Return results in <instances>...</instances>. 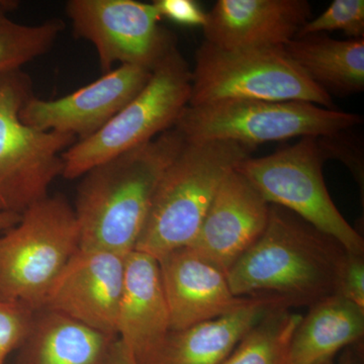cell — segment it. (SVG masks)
<instances>
[{
    "label": "cell",
    "instance_id": "6da1fadb",
    "mask_svg": "<svg viewBox=\"0 0 364 364\" xmlns=\"http://www.w3.org/2000/svg\"><path fill=\"white\" fill-rule=\"evenodd\" d=\"M345 249L294 213L270 205L264 232L228 270L238 298L269 299L287 309L311 306L335 294Z\"/></svg>",
    "mask_w": 364,
    "mask_h": 364
},
{
    "label": "cell",
    "instance_id": "7a4b0ae2",
    "mask_svg": "<svg viewBox=\"0 0 364 364\" xmlns=\"http://www.w3.org/2000/svg\"><path fill=\"white\" fill-rule=\"evenodd\" d=\"M186 143L170 129L86 172L73 208L80 249L123 256L135 250L158 183Z\"/></svg>",
    "mask_w": 364,
    "mask_h": 364
},
{
    "label": "cell",
    "instance_id": "3957f363",
    "mask_svg": "<svg viewBox=\"0 0 364 364\" xmlns=\"http://www.w3.org/2000/svg\"><path fill=\"white\" fill-rule=\"evenodd\" d=\"M254 149L233 141L186 143L158 183L135 250L160 260L191 245L222 181Z\"/></svg>",
    "mask_w": 364,
    "mask_h": 364
},
{
    "label": "cell",
    "instance_id": "277c9868",
    "mask_svg": "<svg viewBox=\"0 0 364 364\" xmlns=\"http://www.w3.org/2000/svg\"><path fill=\"white\" fill-rule=\"evenodd\" d=\"M79 248L75 212L63 196H48L33 203L0 236V299L41 310Z\"/></svg>",
    "mask_w": 364,
    "mask_h": 364
},
{
    "label": "cell",
    "instance_id": "5b68a950",
    "mask_svg": "<svg viewBox=\"0 0 364 364\" xmlns=\"http://www.w3.org/2000/svg\"><path fill=\"white\" fill-rule=\"evenodd\" d=\"M226 100L305 102L336 109L284 47L227 50L203 42L196 53L188 105Z\"/></svg>",
    "mask_w": 364,
    "mask_h": 364
},
{
    "label": "cell",
    "instance_id": "8992f818",
    "mask_svg": "<svg viewBox=\"0 0 364 364\" xmlns=\"http://www.w3.org/2000/svg\"><path fill=\"white\" fill-rule=\"evenodd\" d=\"M363 123V117L305 102L226 100L188 107L174 129L186 143L233 141L256 147L296 136H329Z\"/></svg>",
    "mask_w": 364,
    "mask_h": 364
},
{
    "label": "cell",
    "instance_id": "52a82bcc",
    "mask_svg": "<svg viewBox=\"0 0 364 364\" xmlns=\"http://www.w3.org/2000/svg\"><path fill=\"white\" fill-rule=\"evenodd\" d=\"M191 95V70L176 46L153 69L145 87L102 130L64 151L62 176L78 178L173 129Z\"/></svg>",
    "mask_w": 364,
    "mask_h": 364
},
{
    "label": "cell",
    "instance_id": "ba28073f",
    "mask_svg": "<svg viewBox=\"0 0 364 364\" xmlns=\"http://www.w3.org/2000/svg\"><path fill=\"white\" fill-rule=\"evenodd\" d=\"M31 97V80L23 71L0 76V210L18 215L48 196L62 176V154L76 142L68 134L23 123L21 109Z\"/></svg>",
    "mask_w": 364,
    "mask_h": 364
},
{
    "label": "cell",
    "instance_id": "9c48e42d",
    "mask_svg": "<svg viewBox=\"0 0 364 364\" xmlns=\"http://www.w3.org/2000/svg\"><path fill=\"white\" fill-rule=\"evenodd\" d=\"M325 161L318 136H304L268 156L249 157L236 170L269 205L294 213L348 252L364 254L363 237L345 220L326 186Z\"/></svg>",
    "mask_w": 364,
    "mask_h": 364
},
{
    "label": "cell",
    "instance_id": "30bf717a",
    "mask_svg": "<svg viewBox=\"0 0 364 364\" xmlns=\"http://www.w3.org/2000/svg\"><path fill=\"white\" fill-rule=\"evenodd\" d=\"M66 14L74 33L92 43L104 73L114 64L152 71L174 47L176 37L159 25L154 4L135 0H70Z\"/></svg>",
    "mask_w": 364,
    "mask_h": 364
},
{
    "label": "cell",
    "instance_id": "8fae6325",
    "mask_svg": "<svg viewBox=\"0 0 364 364\" xmlns=\"http://www.w3.org/2000/svg\"><path fill=\"white\" fill-rule=\"evenodd\" d=\"M152 71L119 65L95 82L57 100L31 97L21 107V121L41 131L68 134L85 140L109 123L145 87Z\"/></svg>",
    "mask_w": 364,
    "mask_h": 364
},
{
    "label": "cell",
    "instance_id": "7c38bea8",
    "mask_svg": "<svg viewBox=\"0 0 364 364\" xmlns=\"http://www.w3.org/2000/svg\"><path fill=\"white\" fill-rule=\"evenodd\" d=\"M124 268L126 256L79 248L55 280L43 309L63 314L92 329L117 337Z\"/></svg>",
    "mask_w": 364,
    "mask_h": 364
},
{
    "label": "cell",
    "instance_id": "4fadbf2b",
    "mask_svg": "<svg viewBox=\"0 0 364 364\" xmlns=\"http://www.w3.org/2000/svg\"><path fill=\"white\" fill-rule=\"evenodd\" d=\"M270 205L236 168L218 188L195 240L188 247L227 273L259 239Z\"/></svg>",
    "mask_w": 364,
    "mask_h": 364
},
{
    "label": "cell",
    "instance_id": "5bb4252c",
    "mask_svg": "<svg viewBox=\"0 0 364 364\" xmlns=\"http://www.w3.org/2000/svg\"><path fill=\"white\" fill-rule=\"evenodd\" d=\"M306 0H218L207 14L205 42L227 50L284 47L310 21Z\"/></svg>",
    "mask_w": 364,
    "mask_h": 364
},
{
    "label": "cell",
    "instance_id": "9a60e30c",
    "mask_svg": "<svg viewBox=\"0 0 364 364\" xmlns=\"http://www.w3.org/2000/svg\"><path fill=\"white\" fill-rule=\"evenodd\" d=\"M158 262L168 304L171 331L221 317L252 301L235 296L226 273L191 248L176 249Z\"/></svg>",
    "mask_w": 364,
    "mask_h": 364
},
{
    "label": "cell",
    "instance_id": "2e32d148",
    "mask_svg": "<svg viewBox=\"0 0 364 364\" xmlns=\"http://www.w3.org/2000/svg\"><path fill=\"white\" fill-rule=\"evenodd\" d=\"M171 332L159 262L132 251L126 256L117 335L139 364H150Z\"/></svg>",
    "mask_w": 364,
    "mask_h": 364
},
{
    "label": "cell",
    "instance_id": "e0dca14e",
    "mask_svg": "<svg viewBox=\"0 0 364 364\" xmlns=\"http://www.w3.org/2000/svg\"><path fill=\"white\" fill-rule=\"evenodd\" d=\"M286 308L274 299H252L238 310L171 331L150 364H221L270 311Z\"/></svg>",
    "mask_w": 364,
    "mask_h": 364
},
{
    "label": "cell",
    "instance_id": "ac0fdd59",
    "mask_svg": "<svg viewBox=\"0 0 364 364\" xmlns=\"http://www.w3.org/2000/svg\"><path fill=\"white\" fill-rule=\"evenodd\" d=\"M38 312V311H37ZM21 345L18 364H105L117 337L42 309Z\"/></svg>",
    "mask_w": 364,
    "mask_h": 364
},
{
    "label": "cell",
    "instance_id": "d6986e66",
    "mask_svg": "<svg viewBox=\"0 0 364 364\" xmlns=\"http://www.w3.org/2000/svg\"><path fill=\"white\" fill-rule=\"evenodd\" d=\"M364 336V310L333 294L309 308L294 333L287 364H317L358 343Z\"/></svg>",
    "mask_w": 364,
    "mask_h": 364
},
{
    "label": "cell",
    "instance_id": "ffe728a7",
    "mask_svg": "<svg viewBox=\"0 0 364 364\" xmlns=\"http://www.w3.org/2000/svg\"><path fill=\"white\" fill-rule=\"evenodd\" d=\"M287 54L326 92L349 95L364 90V38L335 40L325 33L294 38Z\"/></svg>",
    "mask_w": 364,
    "mask_h": 364
},
{
    "label": "cell",
    "instance_id": "44dd1931",
    "mask_svg": "<svg viewBox=\"0 0 364 364\" xmlns=\"http://www.w3.org/2000/svg\"><path fill=\"white\" fill-rule=\"evenodd\" d=\"M301 318L291 309H273L244 335L221 364H287L289 345Z\"/></svg>",
    "mask_w": 364,
    "mask_h": 364
},
{
    "label": "cell",
    "instance_id": "7402d4cb",
    "mask_svg": "<svg viewBox=\"0 0 364 364\" xmlns=\"http://www.w3.org/2000/svg\"><path fill=\"white\" fill-rule=\"evenodd\" d=\"M18 4L13 0H0V76L21 70L28 62L43 56L64 28L60 20H49L39 25L16 23L9 14Z\"/></svg>",
    "mask_w": 364,
    "mask_h": 364
},
{
    "label": "cell",
    "instance_id": "603a6c76",
    "mask_svg": "<svg viewBox=\"0 0 364 364\" xmlns=\"http://www.w3.org/2000/svg\"><path fill=\"white\" fill-rule=\"evenodd\" d=\"M341 31L351 39L364 38L363 0H334L318 18L306 21L296 38Z\"/></svg>",
    "mask_w": 364,
    "mask_h": 364
},
{
    "label": "cell",
    "instance_id": "cb8c5ba5",
    "mask_svg": "<svg viewBox=\"0 0 364 364\" xmlns=\"http://www.w3.org/2000/svg\"><path fill=\"white\" fill-rule=\"evenodd\" d=\"M33 315V311L21 304L0 299V364H4L7 355L23 343Z\"/></svg>",
    "mask_w": 364,
    "mask_h": 364
},
{
    "label": "cell",
    "instance_id": "d4e9b609",
    "mask_svg": "<svg viewBox=\"0 0 364 364\" xmlns=\"http://www.w3.org/2000/svg\"><path fill=\"white\" fill-rule=\"evenodd\" d=\"M335 294L364 310V254L345 251L337 272Z\"/></svg>",
    "mask_w": 364,
    "mask_h": 364
},
{
    "label": "cell",
    "instance_id": "484cf974",
    "mask_svg": "<svg viewBox=\"0 0 364 364\" xmlns=\"http://www.w3.org/2000/svg\"><path fill=\"white\" fill-rule=\"evenodd\" d=\"M345 133L346 131L340 132L336 135L318 136V145L326 160L334 158L343 162L363 189V148H360L359 141L345 135Z\"/></svg>",
    "mask_w": 364,
    "mask_h": 364
},
{
    "label": "cell",
    "instance_id": "4316f807",
    "mask_svg": "<svg viewBox=\"0 0 364 364\" xmlns=\"http://www.w3.org/2000/svg\"><path fill=\"white\" fill-rule=\"evenodd\" d=\"M153 4L162 18H168L179 25L203 28L207 23V13L193 0H156Z\"/></svg>",
    "mask_w": 364,
    "mask_h": 364
},
{
    "label": "cell",
    "instance_id": "83f0119b",
    "mask_svg": "<svg viewBox=\"0 0 364 364\" xmlns=\"http://www.w3.org/2000/svg\"><path fill=\"white\" fill-rule=\"evenodd\" d=\"M105 364H139L126 345L119 338L114 340Z\"/></svg>",
    "mask_w": 364,
    "mask_h": 364
},
{
    "label": "cell",
    "instance_id": "f1b7e54d",
    "mask_svg": "<svg viewBox=\"0 0 364 364\" xmlns=\"http://www.w3.org/2000/svg\"><path fill=\"white\" fill-rule=\"evenodd\" d=\"M342 351L337 364H363V344L360 342L350 345Z\"/></svg>",
    "mask_w": 364,
    "mask_h": 364
},
{
    "label": "cell",
    "instance_id": "f546056e",
    "mask_svg": "<svg viewBox=\"0 0 364 364\" xmlns=\"http://www.w3.org/2000/svg\"><path fill=\"white\" fill-rule=\"evenodd\" d=\"M21 215L14 214V213L4 212L0 210V236L11 229L14 225L18 224L21 220Z\"/></svg>",
    "mask_w": 364,
    "mask_h": 364
},
{
    "label": "cell",
    "instance_id": "4dcf8cb0",
    "mask_svg": "<svg viewBox=\"0 0 364 364\" xmlns=\"http://www.w3.org/2000/svg\"><path fill=\"white\" fill-rule=\"evenodd\" d=\"M317 364H337L334 363V359H328V360L322 361V363H318Z\"/></svg>",
    "mask_w": 364,
    "mask_h": 364
}]
</instances>
